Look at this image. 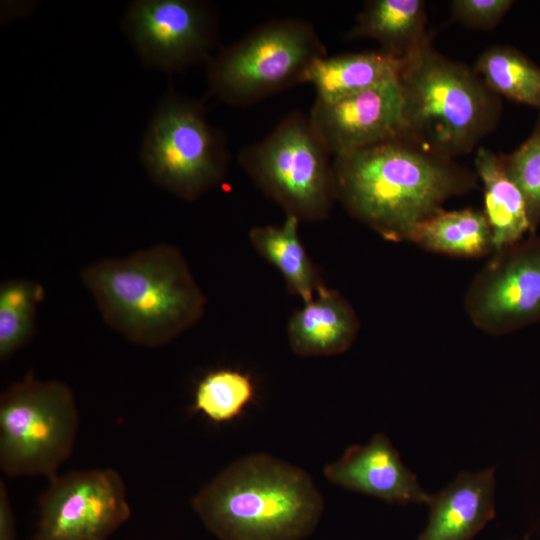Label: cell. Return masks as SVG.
<instances>
[{
  "instance_id": "obj_1",
  "label": "cell",
  "mask_w": 540,
  "mask_h": 540,
  "mask_svg": "<svg viewBox=\"0 0 540 540\" xmlns=\"http://www.w3.org/2000/svg\"><path fill=\"white\" fill-rule=\"evenodd\" d=\"M336 199L389 242H408L416 226L452 197L478 187L475 172L398 136L333 157Z\"/></svg>"
},
{
  "instance_id": "obj_2",
  "label": "cell",
  "mask_w": 540,
  "mask_h": 540,
  "mask_svg": "<svg viewBox=\"0 0 540 540\" xmlns=\"http://www.w3.org/2000/svg\"><path fill=\"white\" fill-rule=\"evenodd\" d=\"M81 279L105 322L134 344L165 345L205 311L206 298L173 245L99 260L83 269Z\"/></svg>"
},
{
  "instance_id": "obj_3",
  "label": "cell",
  "mask_w": 540,
  "mask_h": 540,
  "mask_svg": "<svg viewBox=\"0 0 540 540\" xmlns=\"http://www.w3.org/2000/svg\"><path fill=\"white\" fill-rule=\"evenodd\" d=\"M192 506L219 540H303L316 529L324 500L303 469L253 454L219 472Z\"/></svg>"
},
{
  "instance_id": "obj_4",
  "label": "cell",
  "mask_w": 540,
  "mask_h": 540,
  "mask_svg": "<svg viewBox=\"0 0 540 540\" xmlns=\"http://www.w3.org/2000/svg\"><path fill=\"white\" fill-rule=\"evenodd\" d=\"M401 136L448 158L474 150L497 126L501 97L466 64L440 54L429 39L402 60Z\"/></svg>"
},
{
  "instance_id": "obj_5",
  "label": "cell",
  "mask_w": 540,
  "mask_h": 540,
  "mask_svg": "<svg viewBox=\"0 0 540 540\" xmlns=\"http://www.w3.org/2000/svg\"><path fill=\"white\" fill-rule=\"evenodd\" d=\"M327 56L316 28L301 18L268 20L207 62L209 92L231 106H249L308 83L313 64Z\"/></svg>"
},
{
  "instance_id": "obj_6",
  "label": "cell",
  "mask_w": 540,
  "mask_h": 540,
  "mask_svg": "<svg viewBox=\"0 0 540 540\" xmlns=\"http://www.w3.org/2000/svg\"><path fill=\"white\" fill-rule=\"evenodd\" d=\"M331 157L309 115L296 110L267 136L243 147L238 160L255 186L286 215L320 222L337 202Z\"/></svg>"
},
{
  "instance_id": "obj_7",
  "label": "cell",
  "mask_w": 540,
  "mask_h": 540,
  "mask_svg": "<svg viewBox=\"0 0 540 540\" xmlns=\"http://www.w3.org/2000/svg\"><path fill=\"white\" fill-rule=\"evenodd\" d=\"M140 159L155 184L194 201L222 184L230 155L223 133L208 121L202 103L169 92L149 121Z\"/></svg>"
},
{
  "instance_id": "obj_8",
  "label": "cell",
  "mask_w": 540,
  "mask_h": 540,
  "mask_svg": "<svg viewBox=\"0 0 540 540\" xmlns=\"http://www.w3.org/2000/svg\"><path fill=\"white\" fill-rule=\"evenodd\" d=\"M79 417L72 390L29 373L0 396V466L50 480L73 451Z\"/></svg>"
},
{
  "instance_id": "obj_9",
  "label": "cell",
  "mask_w": 540,
  "mask_h": 540,
  "mask_svg": "<svg viewBox=\"0 0 540 540\" xmlns=\"http://www.w3.org/2000/svg\"><path fill=\"white\" fill-rule=\"evenodd\" d=\"M464 310L482 332L503 336L540 322V236L493 252L474 275Z\"/></svg>"
},
{
  "instance_id": "obj_10",
  "label": "cell",
  "mask_w": 540,
  "mask_h": 540,
  "mask_svg": "<svg viewBox=\"0 0 540 540\" xmlns=\"http://www.w3.org/2000/svg\"><path fill=\"white\" fill-rule=\"evenodd\" d=\"M123 29L142 62L166 72L207 63L218 42L215 12L196 0L133 1Z\"/></svg>"
},
{
  "instance_id": "obj_11",
  "label": "cell",
  "mask_w": 540,
  "mask_h": 540,
  "mask_svg": "<svg viewBox=\"0 0 540 540\" xmlns=\"http://www.w3.org/2000/svg\"><path fill=\"white\" fill-rule=\"evenodd\" d=\"M50 481L32 540H107L130 517L115 470L73 471Z\"/></svg>"
},
{
  "instance_id": "obj_12",
  "label": "cell",
  "mask_w": 540,
  "mask_h": 540,
  "mask_svg": "<svg viewBox=\"0 0 540 540\" xmlns=\"http://www.w3.org/2000/svg\"><path fill=\"white\" fill-rule=\"evenodd\" d=\"M309 118L332 157L398 137L403 125L398 76L341 99H315Z\"/></svg>"
},
{
  "instance_id": "obj_13",
  "label": "cell",
  "mask_w": 540,
  "mask_h": 540,
  "mask_svg": "<svg viewBox=\"0 0 540 540\" xmlns=\"http://www.w3.org/2000/svg\"><path fill=\"white\" fill-rule=\"evenodd\" d=\"M324 475L344 489L388 504H427L431 496L384 433H377L366 445L349 446L339 459L325 466Z\"/></svg>"
},
{
  "instance_id": "obj_14",
  "label": "cell",
  "mask_w": 540,
  "mask_h": 540,
  "mask_svg": "<svg viewBox=\"0 0 540 540\" xmlns=\"http://www.w3.org/2000/svg\"><path fill=\"white\" fill-rule=\"evenodd\" d=\"M495 470L460 472L431 495L428 523L417 540H471L495 516Z\"/></svg>"
},
{
  "instance_id": "obj_15",
  "label": "cell",
  "mask_w": 540,
  "mask_h": 540,
  "mask_svg": "<svg viewBox=\"0 0 540 540\" xmlns=\"http://www.w3.org/2000/svg\"><path fill=\"white\" fill-rule=\"evenodd\" d=\"M359 329L360 321L350 302L324 285L293 312L287 338L290 348L299 356H334L352 346Z\"/></svg>"
},
{
  "instance_id": "obj_16",
  "label": "cell",
  "mask_w": 540,
  "mask_h": 540,
  "mask_svg": "<svg viewBox=\"0 0 540 540\" xmlns=\"http://www.w3.org/2000/svg\"><path fill=\"white\" fill-rule=\"evenodd\" d=\"M474 166L482 183V211L492 231L494 252L533 234L525 200L507 173L502 156L488 148L478 147Z\"/></svg>"
},
{
  "instance_id": "obj_17",
  "label": "cell",
  "mask_w": 540,
  "mask_h": 540,
  "mask_svg": "<svg viewBox=\"0 0 540 540\" xmlns=\"http://www.w3.org/2000/svg\"><path fill=\"white\" fill-rule=\"evenodd\" d=\"M426 3L422 0H371L366 2L347 39L377 41L381 51L404 60L426 41Z\"/></svg>"
},
{
  "instance_id": "obj_18",
  "label": "cell",
  "mask_w": 540,
  "mask_h": 540,
  "mask_svg": "<svg viewBox=\"0 0 540 540\" xmlns=\"http://www.w3.org/2000/svg\"><path fill=\"white\" fill-rule=\"evenodd\" d=\"M401 66L402 60L381 50L325 56L313 64L308 83L316 99L333 101L397 77Z\"/></svg>"
},
{
  "instance_id": "obj_19",
  "label": "cell",
  "mask_w": 540,
  "mask_h": 540,
  "mask_svg": "<svg viewBox=\"0 0 540 540\" xmlns=\"http://www.w3.org/2000/svg\"><path fill=\"white\" fill-rule=\"evenodd\" d=\"M436 254L481 258L494 252L490 225L482 210L443 208L419 223L409 241Z\"/></svg>"
},
{
  "instance_id": "obj_20",
  "label": "cell",
  "mask_w": 540,
  "mask_h": 540,
  "mask_svg": "<svg viewBox=\"0 0 540 540\" xmlns=\"http://www.w3.org/2000/svg\"><path fill=\"white\" fill-rule=\"evenodd\" d=\"M299 224L296 217L286 215L281 225L251 228L249 240L258 254L281 273L288 290L307 302L324 283L300 239Z\"/></svg>"
},
{
  "instance_id": "obj_21",
  "label": "cell",
  "mask_w": 540,
  "mask_h": 540,
  "mask_svg": "<svg viewBox=\"0 0 540 540\" xmlns=\"http://www.w3.org/2000/svg\"><path fill=\"white\" fill-rule=\"evenodd\" d=\"M474 71L499 97L536 108L540 112V66L509 45L484 50Z\"/></svg>"
},
{
  "instance_id": "obj_22",
  "label": "cell",
  "mask_w": 540,
  "mask_h": 540,
  "mask_svg": "<svg viewBox=\"0 0 540 540\" xmlns=\"http://www.w3.org/2000/svg\"><path fill=\"white\" fill-rule=\"evenodd\" d=\"M43 286L33 280L7 279L0 284V359H9L25 346L35 331Z\"/></svg>"
},
{
  "instance_id": "obj_23",
  "label": "cell",
  "mask_w": 540,
  "mask_h": 540,
  "mask_svg": "<svg viewBox=\"0 0 540 540\" xmlns=\"http://www.w3.org/2000/svg\"><path fill=\"white\" fill-rule=\"evenodd\" d=\"M255 396L256 388L250 375L220 368L198 381L192 409L216 424L228 423L240 417Z\"/></svg>"
},
{
  "instance_id": "obj_24",
  "label": "cell",
  "mask_w": 540,
  "mask_h": 540,
  "mask_svg": "<svg viewBox=\"0 0 540 540\" xmlns=\"http://www.w3.org/2000/svg\"><path fill=\"white\" fill-rule=\"evenodd\" d=\"M505 169L521 191L532 233L540 225V112L532 132L510 154H502Z\"/></svg>"
},
{
  "instance_id": "obj_25",
  "label": "cell",
  "mask_w": 540,
  "mask_h": 540,
  "mask_svg": "<svg viewBox=\"0 0 540 540\" xmlns=\"http://www.w3.org/2000/svg\"><path fill=\"white\" fill-rule=\"evenodd\" d=\"M512 0H453L451 20L471 29H494L513 6Z\"/></svg>"
},
{
  "instance_id": "obj_26",
  "label": "cell",
  "mask_w": 540,
  "mask_h": 540,
  "mask_svg": "<svg viewBox=\"0 0 540 540\" xmlns=\"http://www.w3.org/2000/svg\"><path fill=\"white\" fill-rule=\"evenodd\" d=\"M0 540H16L14 513L2 480L0 481Z\"/></svg>"
},
{
  "instance_id": "obj_27",
  "label": "cell",
  "mask_w": 540,
  "mask_h": 540,
  "mask_svg": "<svg viewBox=\"0 0 540 540\" xmlns=\"http://www.w3.org/2000/svg\"><path fill=\"white\" fill-rule=\"evenodd\" d=\"M526 540V539H525Z\"/></svg>"
}]
</instances>
